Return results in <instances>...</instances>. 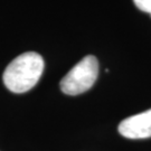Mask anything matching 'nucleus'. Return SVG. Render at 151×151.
I'll return each instance as SVG.
<instances>
[{
  "mask_svg": "<svg viewBox=\"0 0 151 151\" xmlns=\"http://www.w3.org/2000/svg\"><path fill=\"white\" fill-rule=\"evenodd\" d=\"M99 75V62L96 57L88 55L72 68L63 77L60 86L67 95H78L90 90Z\"/></svg>",
  "mask_w": 151,
  "mask_h": 151,
  "instance_id": "obj_2",
  "label": "nucleus"
},
{
  "mask_svg": "<svg viewBox=\"0 0 151 151\" xmlns=\"http://www.w3.org/2000/svg\"><path fill=\"white\" fill-rule=\"evenodd\" d=\"M44 60L35 52L19 55L4 72L2 80L6 87L14 93H25L38 83L44 70Z\"/></svg>",
  "mask_w": 151,
  "mask_h": 151,
  "instance_id": "obj_1",
  "label": "nucleus"
},
{
  "mask_svg": "<svg viewBox=\"0 0 151 151\" xmlns=\"http://www.w3.org/2000/svg\"><path fill=\"white\" fill-rule=\"evenodd\" d=\"M135 7L151 16V0H133Z\"/></svg>",
  "mask_w": 151,
  "mask_h": 151,
  "instance_id": "obj_4",
  "label": "nucleus"
},
{
  "mask_svg": "<svg viewBox=\"0 0 151 151\" xmlns=\"http://www.w3.org/2000/svg\"><path fill=\"white\" fill-rule=\"evenodd\" d=\"M118 130L128 139L151 138V109L121 121Z\"/></svg>",
  "mask_w": 151,
  "mask_h": 151,
  "instance_id": "obj_3",
  "label": "nucleus"
}]
</instances>
